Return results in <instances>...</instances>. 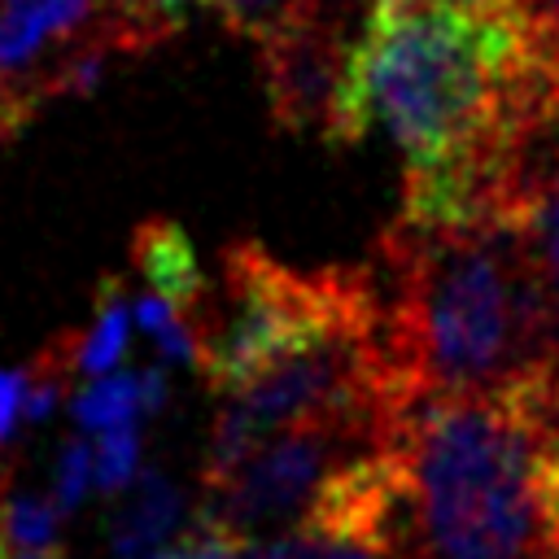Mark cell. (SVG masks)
I'll use <instances>...</instances> for the list:
<instances>
[{
	"mask_svg": "<svg viewBox=\"0 0 559 559\" xmlns=\"http://www.w3.org/2000/svg\"><path fill=\"white\" fill-rule=\"evenodd\" d=\"M135 380H140V406H144V415H157L166 406V397H170L166 371L162 367H144V371H135Z\"/></svg>",
	"mask_w": 559,
	"mask_h": 559,
	"instance_id": "cell-19",
	"label": "cell"
},
{
	"mask_svg": "<svg viewBox=\"0 0 559 559\" xmlns=\"http://www.w3.org/2000/svg\"><path fill=\"white\" fill-rule=\"evenodd\" d=\"M87 489H92V445H87V437H66L61 459H57L52 498H57L61 511H74Z\"/></svg>",
	"mask_w": 559,
	"mask_h": 559,
	"instance_id": "cell-16",
	"label": "cell"
},
{
	"mask_svg": "<svg viewBox=\"0 0 559 559\" xmlns=\"http://www.w3.org/2000/svg\"><path fill=\"white\" fill-rule=\"evenodd\" d=\"M240 550H245L240 533H231L227 524H218V520L197 511V524L188 533H179L175 542H166L148 559H240Z\"/></svg>",
	"mask_w": 559,
	"mask_h": 559,
	"instance_id": "cell-15",
	"label": "cell"
},
{
	"mask_svg": "<svg viewBox=\"0 0 559 559\" xmlns=\"http://www.w3.org/2000/svg\"><path fill=\"white\" fill-rule=\"evenodd\" d=\"M131 262L148 280V288L157 297H166L179 314H192V306L201 301V293L210 284L192 253L188 231L170 218H144L131 231Z\"/></svg>",
	"mask_w": 559,
	"mask_h": 559,
	"instance_id": "cell-8",
	"label": "cell"
},
{
	"mask_svg": "<svg viewBox=\"0 0 559 559\" xmlns=\"http://www.w3.org/2000/svg\"><path fill=\"white\" fill-rule=\"evenodd\" d=\"M384 437L389 432L380 428L341 419L275 428L227 476L201 485V515L227 524L240 537H253L258 528H293L310 498L323 489V480L354 454L384 445Z\"/></svg>",
	"mask_w": 559,
	"mask_h": 559,
	"instance_id": "cell-5",
	"label": "cell"
},
{
	"mask_svg": "<svg viewBox=\"0 0 559 559\" xmlns=\"http://www.w3.org/2000/svg\"><path fill=\"white\" fill-rule=\"evenodd\" d=\"M459 4H467V9L480 13V17H493V13H498V0H459Z\"/></svg>",
	"mask_w": 559,
	"mask_h": 559,
	"instance_id": "cell-21",
	"label": "cell"
},
{
	"mask_svg": "<svg viewBox=\"0 0 559 559\" xmlns=\"http://www.w3.org/2000/svg\"><path fill=\"white\" fill-rule=\"evenodd\" d=\"M135 472H140V432H135V424L100 428V437L92 445V489L118 493V489H127V480Z\"/></svg>",
	"mask_w": 559,
	"mask_h": 559,
	"instance_id": "cell-13",
	"label": "cell"
},
{
	"mask_svg": "<svg viewBox=\"0 0 559 559\" xmlns=\"http://www.w3.org/2000/svg\"><path fill=\"white\" fill-rule=\"evenodd\" d=\"M22 419V371H0V476H4V445Z\"/></svg>",
	"mask_w": 559,
	"mask_h": 559,
	"instance_id": "cell-17",
	"label": "cell"
},
{
	"mask_svg": "<svg viewBox=\"0 0 559 559\" xmlns=\"http://www.w3.org/2000/svg\"><path fill=\"white\" fill-rule=\"evenodd\" d=\"M511 35L459 0H367L358 83L367 118L406 153L441 157L476 140L502 92Z\"/></svg>",
	"mask_w": 559,
	"mask_h": 559,
	"instance_id": "cell-3",
	"label": "cell"
},
{
	"mask_svg": "<svg viewBox=\"0 0 559 559\" xmlns=\"http://www.w3.org/2000/svg\"><path fill=\"white\" fill-rule=\"evenodd\" d=\"M0 493H4V489H0ZM0 559H4V533H0Z\"/></svg>",
	"mask_w": 559,
	"mask_h": 559,
	"instance_id": "cell-22",
	"label": "cell"
},
{
	"mask_svg": "<svg viewBox=\"0 0 559 559\" xmlns=\"http://www.w3.org/2000/svg\"><path fill=\"white\" fill-rule=\"evenodd\" d=\"M0 489H4V476H0Z\"/></svg>",
	"mask_w": 559,
	"mask_h": 559,
	"instance_id": "cell-23",
	"label": "cell"
},
{
	"mask_svg": "<svg viewBox=\"0 0 559 559\" xmlns=\"http://www.w3.org/2000/svg\"><path fill=\"white\" fill-rule=\"evenodd\" d=\"M0 533H4V546H13V550L57 546V537H61V507H57V498L0 493Z\"/></svg>",
	"mask_w": 559,
	"mask_h": 559,
	"instance_id": "cell-12",
	"label": "cell"
},
{
	"mask_svg": "<svg viewBox=\"0 0 559 559\" xmlns=\"http://www.w3.org/2000/svg\"><path fill=\"white\" fill-rule=\"evenodd\" d=\"M528 397H533V406H537L546 432L559 441V362L550 367V376H542L537 384H528Z\"/></svg>",
	"mask_w": 559,
	"mask_h": 559,
	"instance_id": "cell-18",
	"label": "cell"
},
{
	"mask_svg": "<svg viewBox=\"0 0 559 559\" xmlns=\"http://www.w3.org/2000/svg\"><path fill=\"white\" fill-rule=\"evenodd\" d=\"M227 31L236 35H249V39H262L271 35L275 26L293 22L297 13L310 9V0H201Z\"/></svg>",
	"mask_w": 559,
	"mask_h": 559,
	"instance_id": "cell-14",
	"label": "cell"
},
{
	"mask_svg": "<svg viewBox=\"0 0 559 559\" xmlns=\"http://www.w3.org/2000/svg\"><path fill=\"white\" fill-rule=\"evenodd\" d=\"M411 393H511L559 362V297L520 223L393 218L371 266Z\"/></svg>",
	"mask_w": 559,
	"mask_h": 559,
	"instance_id": "cell-1",
	"label": "cell"
},
{
	"mask_svg": "<svg viewBox=\"0 0 559 559\" xmlns=\"http://www.w3.org/2000/svg\"><path fill=\"white\" fill-rule=\"evenodd\" d=\"M114 498H118V507L109 511V524H105L114 559L157 555L183 515V498H179L175 480L162 472H135L127 480V489H118Z\"/></svg>",
	"mask_w": 559,
	"mask_h": 559,
	"instance_id": "cell-7",
	"label": "cell"
},
{
	"mask_svg": "<svg viewBox=\"0 0 559 559\" xmlns=\"http://www.w3.org/2000/svg\"><path fill=\"white\" fill-rule=\"evenodd\" d=\"M240 559H389L376 542L345 537V533H314V528H284L275 537H245Z\"/></svg>",
	"mask_w": 559,
	"mask_h": 559,
	"instance_id": "cell-10",
	"label": "cell"
},
{
	"mask_svg": "<svg viewBox=\"0 0 559 559\" xmlns=\"http://www.w3.org/2000/svg\"><path fill=\"white\" fill-rule=\"evenodd\" d=\"M92 314L96 319H92L87 332H66L74 376H105L127 354V341H131V306H127V293H122V280L118 275H105L96 284Z\"/></svg>",
	"mask_w": 559,
	"mask_h": 559,
	"instance_id": "cell-9",
	"label": "cell"
},
{
	"mask_svg": "<svg viewBox=\"0 0 559 559\" xmlns=\"http://www.w3.org/2000/svg\"><path fill=\"white\" fill-rule=\"evenodd\" d=\"M13 559H66V550H61V546H26V550H17Z\"/></svg>",
	"mask_w": 559,
	"mask_h": 559,
	"instance_id": "cell-20",
	"label": "cell"
},
{
	"mask_svg": "<svg viewBox=\"0 0 559 559\" xmlns=\"http://www.w3.org/2000/svg\"><path fill=\"white\" fill-rule=\"evenodd\" d=\"M389 559H546L559 550L555 463L528 384L511 393H411L389 424Z\"/></svg>",
	"mask_w": 559,
	"mask_h": 559,
	"instance_id": "cell-2",
	"label": "cell"
},
{
	"mask_svg": "<svg viewBox=\"0 0 559 559\" xmlns=\"http://www.w3.org/2000/svg\"><path fill=\"white\" fill-rule=\"evenodd\" d=\"M371 297V266L293 271L258 240H231L218 253V280L205 284L188 314L197 341L192 367L214 393H231Z\"/></svg>",
	"mask_w": 559,
	"mask_h": 559,
	"instance_id": "cell-4",
	"label": "cell"
},
{
	"mask_svg": "<svg viewBox=\"0 0 559 559\" xmlns=\"http://www.w3.org/2000/svg\"><path fill=\"white\" fill-rule=\"evenodd\" d=\"M70 415L83 432L135 424L144 415L140 406V380L135 376H92V384H79L70 397Z\"/></svg>",
	"mask_w": 559,
	"mask_h": 559,
	"instance_id": "cell-11",
	"label": "cell"
},
{
	"mask_svg": "<svg viewBox=\"0 0 559 559\" xmlns=\"http://www.w3.org/2000/svg\"><path fill=\"white\" fill-rule=\"evenodd\" d=\"M262 92L271 122L288 135H319L328 148H349L367 135V100L358 83V39L345 17L297 13L258 39Z\"/></svg>",
	"mask_w": 559,
	"mask_h": 559,
	"instance_id": "cell-6",
	"label": "cell"
}]
</instances>
